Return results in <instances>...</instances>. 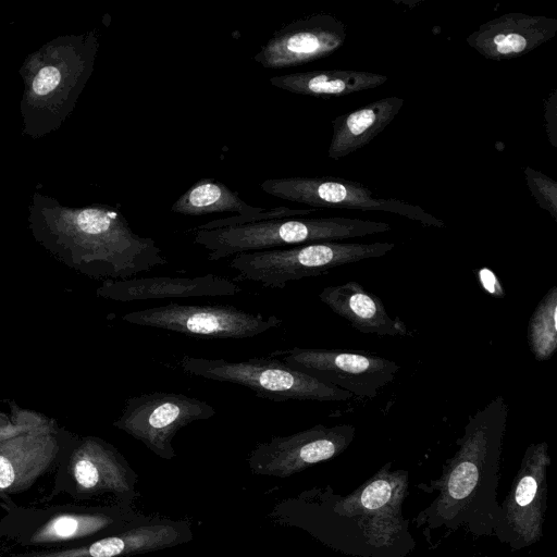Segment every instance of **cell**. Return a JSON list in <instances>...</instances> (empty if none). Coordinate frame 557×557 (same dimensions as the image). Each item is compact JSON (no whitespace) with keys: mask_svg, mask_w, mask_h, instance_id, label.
Instances as JSON below:
<instances>
[{"mask_svg":"<svg viewBox=\"0 0 557 557\" xmlns=\"http://www.w3.org/2000/svg\"><path fill=\"white\" fill-rule=\"evenodd\" d=\"M507 417L503 396L469 416L458 449L444 462L441 475L420 487L435 496L414 518L417 527L493 535L500 512L497 487Z\"/></svg>","mask_w":557,"mask_h":557,"instance_id":"6da1fadb","label":"cell"},{"mask_svg":"<svg viewBox=\"0 0 557 557\" xmlns=\"http://www.w3.org/2000/svg\"><path fill=\"white\" fill-rule=\"evenodd\" d=\"M29 211L36 242L91 278L127 280L169 262L154 239L136 234L115 208H66L36 195Z\"/></svg>","mask_w":557,"mask_h":557,"instance_id":"7a4b0ae2","label":"cell"},{"mask_svg":"<svg viewBox=\"0 0 557 557\" xmlns=\"http://www.w3.org/2000/svg\"><path fill=\"white\" fill-rule=\"evenodd\" d=\"M97 49L89 33L59 38L29 57L22 101L27 133H46L63 121L92 72Z\"/></svg>","mask_w":557,"mask_h":557,"instance_id":"3957f363","label":"cell"},{"mask_svg":"<svg viewBox=\"0 0 557 557\" xmlns=\"http://www.w3.org/2000/svg\"><path fill=\"white\" fill-rule=\"evenodd\" d=\"M385 222L344 218H281L214 230H195L194 243L203 247L210 261L249 251L336 242L385 233Z\"/></svg>","mask_w":557,"mask_h":557,"instance_id":"277c9868","label":"cell"},{"mask_svg":"<svg viewBox=\"0 0 557 557\" xmlns=\"http://www.w3.org/2000/svg\"><path fill=\"white\" fill-rule=\"evenodd\" d=\"M394 248L395 244L387 242H321L238 253L233 256L228 267L238 272L240 280L283 289L289 282L319 276L331 269L364 259L383 257Z\"/></svg>","mask_w":557,"mask_h":557,"instance_id":"5b68a950","label":"cell"},{"mask_svg":"<svg viewBox=\"0 0 557 557\" xmlns=\"http://www.w3.org/2000/svg\"><path fill=\"white\" fill-rule=\"evenodd\" d=\"M178 364L189 375L236 384L273 401H344L352 396L269 356L231 361L184 355Z\"/></svg>","mask_w":557,"mask_h":557,"instance_id":"8992f818","label":"cell"},{"mask_svg":"<svg viewBox=\"0 0 557 557\" xmlns=\"http://www.w3.org/2000/svg\"><path fill=\"white\" fill-rule=\"evenodd\" d=\"M408 487V471L393 470L392 462H387L354 492L337 497L333 511L352 520L368 546L391 548L407 536L408 522L401 507Z\"/></svg>","mask_w":557,"mask_h":557,"instance_id":"52a82bcc","label":"cell"},{"mask_svg":"<svg viewBox=\"0 0 557 557\" xmlns=\"http://www.w3.org/2000/svg\"><path fill=\"white\" fill-rule=\"evenodd\" d=\"M548 444H530L522 457L510 490L499 505L493 535L512 549H523L543 536L548 499Z\"/></svg>","mask_w":557,"mask_h":557,"instance_id":"ba28073f","label":"cell"},{"mask_svg":"<svg viewBox=\"0 0 557 557\" xmlns=\"http://www.w3.org/2000/svg\"><path fill=\"white\" fill-rule=\"evenodd\" d=\"M123 321L146 327L161 329L185 336L216 339H244L278 327L283 320L276 315L251 313L228 305H180L132 311Z\"/></svg>","mask_w":557,"mask_h":557,"instance_id":"9c48e42d","label":"cell"},{"mask_svg":"<svg viewBox=\"0 0 557 557\" xmlns=\"http://www.w3.org/2000/svg\"><path fill=\"white\" fill-rule=\"evenodd\" d=\"M215 413L212 405L199 398L152 392L127 398L113 425L143 443L158 457L172 460L176 456L172 444L176 433Z\"/></svg>","mask_w":557,"mask_h":557,"instance_id":"30bf717a","label":"cell"},{"mask_svg":"<svg viewBox=\"0 0 557 557\" xmlns=\"http://www.w3.org/2000/svg\"><path fill=\"white\" fill-rule=\"evenodd\" d=\"M288 367L359 397L374 398L399 366L367 351L293 347L270 352Z\"/></svg>","mask_w":557,"mask_h":557,"instance_id":"8fae6325","label":"cell"},{"mask_svg":"<svg viewBox=\"0 0 557 557\" xmlns=\"http://www.w3.org/2000/svg\"><path fill=\"white\" fill-rule=\"evenodd\" d=\"M261 189L283 200L308 205L313 208L356 209L383 211L403 215L423 225L444 227V221L421 207L374 196L364 185L339 177H284L265 180Z\"/></svg>","mask_w":557,"mask_h":557,"instance_id":"7c38bea8","label":"cell"},{"mask_svg":"<svg viewBox=\"0 0 557 557\" xmlns=\"http://www.w3.org/2000/svg\"><path fill=\"white\" fill-rule=\"evenodd\" d=\"M356 428L323 424L287 436H273L257 444L247 457L253 474L286 479L307 468L335 458L348 448Z\"/></svg>","mask_w":557,"mask_h":557,"instance_id":"4fadbf2b","label":"cell"},{"mask_svg":"<svg viewBox=\"0 0 557 557\" xmlns=\"http://www.w3.org/2000/svg\"><path fill=\"white\" fill-rule=\"evenodd\" d=\"M346 25L327 13L312 14L284 25L256 53L265 69H285L325 58L345 42Z\"/></svg>","mask_w":557,"mask_h":557,"instance_id":"5bb4252c","label":"cell"},{"mask_svg":"<svg viewBox=\"0 0 557 557\" xmlns=\"http://www.w3.org/2000/svg\"><path fill=\"white\" fill-rule=\"evenodd\" d=\"M556 34V17L507 13L480 25L467 44L488 60L507 61L533 51Z\"/></svg>","mask_w":557,"mask_h":557,"instance_id":"9a60e30c","label":"cell"},{"mask_svg":"<svg viewBox=\"0 0 557 557\" xmlns=\"http://www.w3.org/2000/svg\"><path fill=\"white\" fill-rule=\"evenodd\" d=\"M71 471L83 493H111L129 504L137 495L138 475L124 456L98 437H86L74 449Z\"/></svg>","mask_w":557,"mask_h":557,"instance_id":"2e32d148","label":"cell"},{"mask_svg":"<svg viewBox=\"0 0 557 557\" xmlns=\"http://www.w3.org/2000/svg\"><path fill=\"white\" fill-rule=\"evenodd\" d=\"M60 449L52 421L0 441V492L30 486Z\"/></svg>","mask_w":557,"mask_h":557,"instance_id":"e0dca14e","label":"cell"},{"mask_svg":"<svg viewBox=\"0 0 557 557\" xmlns=\"http://www.w3.org/2000/svg\"><path fill=\"white\" fill-rule=\"evenodd\" d=\"M242 287L227 277L208 273L193 277H132L107 280L96 289L98 297L115 301H139L168 298L234 296Z\"/></svg>","mask_w":557,"mask_h":557,"instance_id":"ac0fdd59","label":"cell"},{"mask_svg":"<svg viewBox=\"0 0 557 557\" xmlns=\"http://www.w3.org/2000/svg\"><path fill=\"white\" fill-rule=\"evenodd\" d=\"M193 539L186 521L143 518L134 525L70 553L45 557H129L166 549Z\"/></svg>","mask_w":557,"mask_h":557,"instance_id":"d6986e66","label":"cell"},{"mask_svg":"<svg viewBox=\"0 0 557 557\" xmlns=\"http://www.w3.org/2000/svg\"><path fill=\"white\" fill-rule=\"evenodd\" d=\"M319 298L361 333L379 336L408 334L407 325L399 318L389 317L382 300L358 282L324 287Z\"/></svg>","mask_w":557,"mask_h":557,"instance_id":"ffe728a7","label":"cell"},{"mask_svg":"<svg viewBox=\"0 0 557 557\" xmlns=\"http://www.w3.org/2000/svg\"><path fill=\"white\" fill-rule=\"evenodd\" d=\"M403 104V98L388 96L336 116L332 120L329 158L339 160L369 144L394 120Z\"/></svg>","mask_w":557,"mask_h":557,"instance_id":"44dd1931","label":"cell"},{"mask_svg":"<svg viewBox=\"0 0 557 557\" xmlns=\"http://www.w3.org/2000/svg\"><path fill=\"white\" fill-rule=\"evenodd\" d=\"M386 75L357 70H314L272 76L270 83L280 89L311 97H343L376 88Z\"/></svg>","mask_w":557,"mask_h":557,"instance_id":"7402d4cb","label":"cell"},{"mask_svg":"<svg viewBox=\"0 0 557 557\" xmlns=\"http://www.w3.org/2000/svg\"><path fill=\"white\" fill-rule=\"evenodd\" d=\"M170 210L183 215L200 216L221 212L246 215L258 213L263 208H256L246 203L237 193L230 189L224 183L212 178H202L181 195Z\"/></svg>","mask_w":557,"mask_h":557,"instance_id":"603a6c76","label":"cell"},{"mask_svg":"<svg viewBox=\"0 0 557 557\" xmlns=\"http://www.w3.org/2000/svg\"><path fill=\"white\" fill-rule=\"evenodd\" d=\"M528 344L536 361L549 360L557 349V286L539 301L528 323Z\"/></svg>","mask_w":557,"mask_h":557,"instance_id":"cb8c5ba5","label":"cell"},{"mask_svg":"<svg viewBox=\"0 0 557 557\" xmlns=\"http://www.w3.org/2000/svg\"><path fill=\"white\" fill-rule=\"evenodd\" d=\"M527 186L536 203L557 220V182L531 168L523 169Z\"/></svg>","mask_w":557,"mask_h":557,"instance_id":"d4e9b609","label":"cell"},{"mask_svg":"<svg viewBox=\"0 0 557 557\" xmlns=\"http://www.w3.org/2000/svg\"><path fill=\"white\" fill-rule=\"evenodd\" d=\"M317 209H294L287 207H277L273 209H263L262 211L252 214L234 215L224 219H216L213 221H209L205 224H201L197 226L195 230H214L220 227L243 225L247 223H253L272 219L302 216L313 213Z\"/></svg>","mask_w":557,"mask_h":557,"instance_id":"484cf974","label":"cell"},{"mask_svg":"<svg viewBox=\"0 0 557 557\" xmlns=\"http://www.w3.org/2000/svg\"><path fill=\"white\" fill-rule=\"evenodd\" d=\"M557 89H552L544 104L545 128L548 140L554 148L557 147Z\"/></svg>","mask_w":557,"mask_h":557,"instance_id":"4316f807","label":"cell"},{"mask_svg":"<svg viewBox=\"0 0 557 557\" xmlns=\"http://www.w3.org/2000/svg\"><path fill=\"white\" fill-rule=\"evenodd\" d=\"M476 277L486 293L494 297H504V289L492 270L482 268L478 271Z\"/></svg>","mask_w":557,"mask_h":557,"instance_id":"83f0119b","label":"cell"},{"mask_svg":"<svg viewBox=\"0 0 557 557\" xmlns=\"http://www.w3.org/2000/svg\"><path fill=\"white\" fill-rule=\"evenodd\" d=\"M13 420L0 412V435L12 424Z\"/></svg>","mask_w":557,"mask_h":557,"instance_id":"f1b7e54d","label":"cell"}]
</instances>
